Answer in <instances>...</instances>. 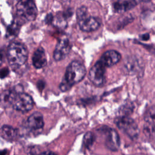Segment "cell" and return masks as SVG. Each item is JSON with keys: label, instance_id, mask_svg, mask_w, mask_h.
Segmentation results:
<instances>
[{"label": "cell", "instance_id": "obj_9", "mask_svg": "<svg viewBox=\"0 0 155 155\" xmlns=\"http://www.w3.org/2000/svg\"><path fill=\"white\" fill-rule=\"evenodd\" d=\"M105 135V143L107 147L112 151H116L120 145V139L117 132L109 127L103 128Z\"/></svg>", "mask_w": 155, "mask_h": 155}, {"label": "cell", "instance_id": "obj_10", "mask_svg": "<svg viewBox=\"0 0 155 155\" xmlns=\"http://www.w3.org/2000/svg\"><path fill=\"white\" fill-rule=\"evenodd\" d=\"M121 59L120 54L114 50L105 51L101 57L99 61L105 67H109L118 63Z\"/></svg>", "mask_w": 155, "mask_h": 155}, {"label": "cell", "instance_id": "obj_6", "mask_svg": "<svg viewBox=\"0 0 155 155\" xmlns=\"http://www.w3.org/2000/svg\"><path fill=\"white\" fill-rule=\"evenodd\" d=\"M118 127L127 133L129 136L134 137L138 134V127L136 122L125 115L120 116L116 119Z\"/></svg>", "mask_w": 155, "mask_h": 155}, {"label": "cell", "instance_id": "obj_25", "mask_svg": "<svg viewBox=\"0 0 155 155\" xmlns=\"http://www.w3.org/2000/svg\"><path fill=\"white\" fill-rule=\"evenodd\" d=\"M151 0H140V2H149Z\"/></svg>", "mask_w": 155, "mask_h": 155}, {"label": "cell", "instance_id": "obj_17", "mask_svg": "<svg viewBox=\"0 0 155 155\" xmlns=\"http://www.w3.org/2000/svg\"><path fill=\"white\" fill-rule=\"evenodd\" d=\"M22 25L21 22L17 19H15L13 22L11 23L10 25H9L7 27V34L8 36L10 37H15L18 35L21 25Z\"/></svg>", "mask_w": 155, "mask_h": 155}, {"label": "cell", "instance_id": "obj_13", "mask_svg": "<svg viewBox=\"0 0 155 155\" xmlns=\"http://www.w3.org/2000/svg\"><path fill=\"white\" fill-rule=\"evenodd\" d=\"M139 2L140 0L117 1L113 4L114 10L117 13H122L134 8Z\"/></svg>", "mask_w": 155, "mask_h": 155}, {"label": "cell", "instance_id": "obj_15", "mask_svg": "<svg viewBox=\"0 0 155 155\" xmlns=\"http://www.w3.org/2000/svg\"><path fill=\"white\" fill-rule=\"evenodd\" d=\"M0 135L8 141L15 140L18 135V130L10 125H4L0 129Z\"/></svg>", "mask_w": 155, "mask_h": 155}, {"label": "cell", "instance_id": "obj_21", "mask_svg": "<svg viewBox=\"0 0 155 155\" xmlns=\"http://www.w3.org/2000/svg\"><path fill=\"white\" fill-rule=\"evenodd\" d=\"M53 19V16L51 14H48V15L45 18V22L47 24H50V23H52Z\"/></svg>", "mask_w": 155, "mask_h": 155}, {"label": "cell", "instance_id": "obj_24", "mask_svg": "<svg viewBox=\"0 0 155 155\" xmlns=\"http://www.w3.org/2000/svg\"><path fill=\"white\" fill-rule=\"evenodd\" d=\"M41 155H58V154H56L54 153L51 152V151H46V152H44V153H42Z\"/></svg>", "mask_w": 155, "mask_h": 155}, {"label": "cell", "instance_id": "obj_18", "mask_svg": "<svg viewBox=\"0 0 155 155\" xmlns=\"http://www.w3.org/2000/svg\"><path fill=\"white\" fill-rule=\"evenodd\" d=\"M67 18L65 16L64 14L62 13V15H57L54 18L53 17V19L52 22L54 24V25L58 27L64 28L67 26V22H66Z\"/></svg>", "mask_w": 155, "mask_h": 155}, {"label": "cell", "instance_id": "obj_2", "mask_svg": "<svg viewBox=\"0 0 155 155\" xmlns=\"http://www.w3.org/2000/svg\"><path fill=\"white\" fill-rule=\"evenodd\" d=\"M7 57L11 67L17 69L27 61L28 51L23 44L19 42H12L8 47Z\"/></svg>", "mask_w": 155, "mask_h": 155}, {"label": "cell", "instance_id": "obj_16", "mask_svg": "<svg viewBox=\"0 0 155 155\" xmlns=\"http://www.w3.org/2000/svg\"><path fill=\"white\" fill-rule=\"evenodd\" d=\"M19 91L15 89L6 90L0 95V103L4 106L12 105L16 94Z\"/></svg>", "mask_w": 155, "mask_h": 155}, {"label": "cell", "instance_id": "obj_19", "mask_svg": "<svg viewBox=\"0 0 155 155\" xmlns=\"http://www.w3.org/2000/svg\"><path fill=\"white\" fill-rule=\"evenodd\" d=\"M94 140V136L91 132L87 133L84 137L83 143L86 148H89L93 143Z\"/></svg>", "mask_w": 155, "mask_h": 155}, {"label": "cell", "instance_id": "obj_5", "mask_svg": "<svg viewBox=\"0 0 155 155\" xmlns=\"http://www.w3.org/2000/svg\"><path fill=\"white\" fill-rule=\"evenodd\" d=\"M12 105L14 109L26 113L33 108L34 102L29 94L19 91L16 94Z\"/></svg>", "mask_w": 155, "mask_h": 155}, {"label": "cell", "instance_id": "obj_22", "mask_svg": "<svg viewBox=\"0 0 155 155\" xmlns=\"http://www.w3.org/2000/svg\"><path fill=\"white\" fill-rule=\"evenodd\" d=\"M4 61V51H0V65H1Z\"/></svg>", "mask_w": 155, "mask_h": 155}, {"label": "cell", "instance_id": "obj_20", "mask_svg": "<svg viewBox=\"0 0 155 155\" xmlns=\"http://www.w3.org/2000/svg\"><path fill=\"white\" fill-rule=\"evenodd\" d=\"M9 73V70L7 68H4L0 70V78H4L6 77Z\"/></svg>", "mask_w": 155, "mask_h": 155}, {"label": "cell", "instance_id": "obj_23", "mask_svg": "<svg viewBox=\"0 0 155 155\" xmlns=\"http://www.w3.org/2000/svg\"><path fill=\"white\" fill-rule=\"evenodd\" d=\"M140 38H141L142 40L143 41H147L150 38V35L148 34V33H146V34H143V35H142L140 36Z\"/></svg>", "mask_w": 155, "mask_h": 155}, {"label": "cell", "instance_id": "obj_3", "mask_svg": "<svg viewBox=\"0 0 155 155\" xmlns=\"http://www.w3.org/2000/svg\"><path fill=\"white\" fill-rule=\"evenodd\" d=\"M76 18L80 29L84 32L94 31L101 24V21L98 18L90 16L85 6H81L77 9Z\"/></svg>", "mask_w": 155, "mask_h": 155}, {"label": "cell", "instance_id": "obj_12", "mask_svg": "<svg viewBox=\"0 0 155 155\" xmlns=\"http://www.w3.org/2000/svg\"><path fill=\"white\" fill-rule=\"evenodd\" d=\"M32 63L36 68H41L47 64V57L44 49L39 47L34 52L32 57Z\"/></svg>", "mask_w": 155, "mask_h": 155}, {"label": "cell", "instance_id": "obj_14", "mask_svg": "<svg viewBox=\"0 0 155 155\" xmlns=\"http://www.w3.org/2000/svg\"><path fill=\"white\" fill-rule=\"evenodd\" d=\"M154 108L152 107L148 110L145 117L144 130L145 133L150 137L151 135L153 136L154 131Z\"/></svg>", "mask_w": 155, "mask_h": 155}, {"label": "cell", "instance_id": "obj_4", "mask_svg": "<svg viewBox=\"0 0 155 155\" xmlns=\"http://www.w3.org/2000/svg\"><path fill=\"white\" fill-rule=\"evenodd\" d=\"M17 19L23 23L34 21L38 10L33 0H19L16 4Z\"/></svg>", "mask_w": 155, "mask_h": 155}, {"label": "cell", "instance_id": "obj_1", "mask_svg": "<svg viewBox=\"0 0 155 155\" xmlns=\"http://www.w3.org/2000/svg\"><path fill=\"white\" fill-rule=\"evenodd\" d=\"M85 74L86 70L84 65L78 61H72L66 69L64 78L60 84L61 90H68L72 85L82 81Z\"/></svg>", "mask_w": 155, "mask_h": 155}, {"label": "cell", "instance_id": "obj_8", "mask_svg": "<svg viewBox=\"0 0 155 155\" xmlns=\"http://www.w3.org/2000/svg\"><path fill=\"white\" fill-rule=\"evenodd\" d=\"M71 50V44L68 38H61L55 47L53 52V58L56 61H61L65 58Z\"/></svg>", "mask_w": 155, "mask_h": 155}, {"label": "cell", "instance_id": "obj_7", "mask_svg": "<svg viewBox=\"0 0 155 155\" xmlns=\"http://www.w3.org/2000/svg\"><path fill=\"white\" fill-rule=\"evenodd\" d=\"M105 68L99 60L90 68L88 73V78L94 85L96 86L103 85L105 82Z\"/></svg>", "mask_w": 155, "mask_h": 155}, {"label": "cell", "instance_id": "obj_11", "mask_svg": "<svg viewBox=\"0 0 155 155\" xmlns=\"http://www.w3.org/2000/svg\"><path fill=\"white\" fill-rule=\"evenodd\" d=\"M27 127L33 131L39 130L44 126V119L42 114L35 112L31 114L26 121Z\"/></svg>", "mask_w": 155, "mask_h": 155}]
</instances>
